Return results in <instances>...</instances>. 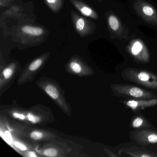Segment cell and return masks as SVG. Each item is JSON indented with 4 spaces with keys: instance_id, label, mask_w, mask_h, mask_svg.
Listing matches in <instances>:
<instances>
[{
    "instance_id": "10",
    "label": "cell",
    "mask_w": 157,
    "mask_h": 157,
    "mask_svg": "<svg viewBox=\"0 0 157 157\" xmlns=\"http://www.w3.org/2000/svg\"><path fill=\"white\" fill-rule=\"evenodd\" d=\"M129 127L132 129H140L151 128L152 126L144 116L136 115L132 117Z\"/></svg>"
},
{
    "instance_id": "17",
    "label": "cell",
    "mask_w": 157,
    "mask_h": 157,
    "mask_svg": "<svg viewBox=\"0 0 157 157\" xmlns=\"http://www.w3.org/2000/svg\"><path fill=\"white\" fill-rule=\"evenodd\" d=\"M58 152L54 148L47 149L45 150L43 152V154L44 156H47V157H54L57 156Z\"/></svg>"
},
{
    "instance_id": "9",
    "label": "cell",
    "mask_w": 157,
    "mask_h": 157,
    "mask_svg": "<svg viewBox=\"0 0 157 157\" xmlns=\"http://www.w3.org/2000/svg\"><path fill=\"white\" fill-rule=\"evenodd\" d=\"M70 1L82 15L94 20L99 19L98 13L86 3L79 0H70Z\"/></svg>"
},
{
    "instance_id": "5",
    "label": "cell",
    "mask_w": 157,
    "mask_h": 157,
    "mask_svg": "<svg viewBox=\"0 0 157 157\" xmlns=\"http://www.w3.org/2000/svg\"><path fill=\"white\" fill-rule=\"evenodd\" d=\"M129 137L131 141L140 146L157 144V130L155 129H132Z\"/></svg>"
},
{
    "instance_id": "7",
    "label": "cell",
    "mask_w": 157,
    "mask_h": 157,
    "mask_svg": "<svg viewBox=\"0 0 157 157\" xmlns=\"http://www.w3.org/2000/svg\"><path fill=\"white\" fill-rule=\"evenodd\" d=\"M119 102L131 109L134 113H137L145 108L157 105V99L149 100L128 99L121 100L119 101Z\"/></svg>"
},
{
    "instance_id": "8",
    "label": "cell",
    "mask_w": 157,
    "mask_h": 157,
    "mask_svg": "<svg viewBox=\"0 0 157 157\" xmlns=\"http://www.w3.org/2000/svg\"><path fill=\"white\" fill-rule=\"evenodd\" d=\"M119 156L122 154L131 157H157V152L146 149L145 146L141 147L133 146L130 147L122 148L118 151Z\"/></svg>"
},
{
    "instance_id": "21",
    "label": "cell",
    "mask_w": 157,
    "mask_h": 157,
    "mask_svg": "<svg viewBox=\"0 0 157 157\" xmlns=\"http://www.w3.org/2000/svg\"><path fill=\"white\" fill-rule=\"evenodd\" d=\"M105 151L106 152V154L108 155V156L111 157H119V156L118 154H116L114 152H113L112 151L108 149H105Z\"/></svg>"
},
{
    "instance_id": "20",
    "label": "cell",
    "mask_w": 157,
    "mask_h": 157,
    "mask_svg": "<svg viewBox=\"0 0 157 157\" xmlns=\"http://www.w3.org/2000/svg\"><path fill=\"white\" fill-rule=\"evenodd\" d=\"M27 116H28L29 120L33 123H36L40 120V118H39V117L33 115L32 114H29Z\"/></svg>"
},
{
    "instance_id": "6",
    "label": "cell",
    "mask_w": 157,
    "mask_h": 157,
    "mask_svg": "<svg viewBox=\"0 0 157 157\" xmlns=\"http://www.w3.org/2000/svg\"><path fill=\"white\" fill-rule=\"evenodd\" d=\"M73 25L78 34L81 36H86L92 34L96 27L93 22L79 16L74 11L71 12Z\"/></svg>"
},
{
    "instance_id": "11",
    "label": "cell",
    "mask_w": 157,
    "mask_h": 157,
    "mask_svg": "<svg viewBox=\"0 0 157 157\" xmlns=\"http://www.w3.org/2000/svg\"><path fill=\"white\" fill-rule=\"evenodd\" d=\"M107 22L109 29L113 33L120 36L124 33V28L120 20L114 14L108 15Z\"/></svg>"
},
{
    "instance_id": "18",
    "label": "cell",
    "mask_w": 157,
    "mask_h": 157,
    "mask_svg": "<svg viewBox=\"0 0 157 157\" xmlns=\"http://www.w3.org/2000/svg\"><path fill=\"white\" fill-rule=\"evenodd\" d=\"M44 137L43 133L39 131H34L30 134V137L35 140H40Z\"/></svg>"
},
{
    "instance_id": "24",
    "label": "cell",
    "mask_w": 157,
    "mask_h": 157,
    "mask_svg": "<svg viewBox=\"0 0 157 157\" xmlns=\"http://www.w3.org/2000/svg\"><path fill=\"white\" fill-rule=\"evenodd\" d=\"M25 154H26V156L29 157H36L37 156L33 151H28V152H26Z\"/></svg>"
},
{
    "instance_id": "15",
    "label": "cell",
    "mask_w": 157,
    "mask_h": 157,
    "mask_svg": "<svg viewBox=\"0 0 157 157\" xmlns=\"http://www.w3.org/2000/svg\"><path fill=\"white\" fill-rule=\"evenodd\" d=\"M43 60L42 59H37L32 62L29 67V70L31 71H35L38 69L42 64H43Z\"/></svg>"
},
{
    "instance_id": "12",
    "label": "cell",
    "mask_w": 157,
    "mask_h": 157,
    "mask_svg": "<svg viewBox=\"0 0 157 157\" xmlns=\"http://www.w3.org/2000/svg\"><path fill=\"white\" fill-rule=\"evenodd\" d=\"M20 32L25 36L32 37H37L42 36L44 34V31L43 28L38 26L24 25L21 26Z\"/></svg>"
},
{
    "instance_id": "14",
    "label": "cell",
    "mask_w": 157,
    "mask_h": 157,
    "mask_svg": "<svg viewBox=\"0 0 157 157\" xmlns=\"http://www.w3.org/2000/svg\"><path fill=\"white\" fill-rule=\"evenodd\" d=\"M46 93L54 100L57 99L59 96V93L57 88L54 85L49 84L45 88Z\"/></svg>"
},
{
    "instance_id": "19",
    "label": "cell",
    "mask_w": 157,
    "mask_h": 157,
    "mask_svg": "<svg viewBox=\"0 0 157 157\" xmlns=\"http://www.w3.org/2000/svg\"><path fill=\"white\" fill-rule=\"evenodd\" d=\"M13 71L10 68H7L4 70L3 71V76L6 79H9L11 77Z\"/></svg>"
},
{
    "instance_id": "2",
    "label": "cell",
    "mask_w": 157,
    "mask_h": 157,
    "mask_svg": "<svg viewBox=\"0 0 157 157\" xmlns=\"http://www.w3.org/2000/svg\"><path fill=\"white\" fill-rule=\"evenodd\" d=\"M113 95L126 99H157V93L129 84L114 83L110 86Z\"/></svg>"
},
{
    "instance_id": "23",
    "label": "cell",
    "mask_w": 157,
    "mask_h": 157,
    "mask_svg": "<svg viewBox=\"0 0 157 157\" xmlns=\"http://www.w3.org/2000/svg\"><path fill=\"white\" fill-rule=\"evenodd\" d=\"M13 116L16 118H19L21 120H24L25 119V116L22 114L18 113H14L13 114Z\"/></svg>"
},
{
    "instance_id": "22",
    "label": "cell",
    "mask_w": 157,
    "mask_h": 157,
    "mask_svg": "<svg viewBox=\"0 0 157 157\" xmlns=\"http://www.w3.org/2000/svg\"><path fill=\"white\" fill-rule=\"evenodd\" d=\"M14 144H15V146L19 148V149L22 150H25L27 149L26 147L24 144H22V143H20V142H15Z\"/></svg>"
},
{
    "instance_id": "13",
    "label": "cell",
    "mask_w": 157,
    "mask_h": 157,
    "mask_svg": "<svg viewBox=\"0 0 157 157\" xmlns=\"http://www.w3.org/2000/svg\"><path fill=\"white\" fill-rule=\"evenodd\" d=\"M44 1L53 12H59L62 9L63 0H44Z\"/></svg>"
},
{
    "instance_id": "16",
    "label": "cell",
    "mask_w": 157,
    "mask_h": 157,
    "mask_svg": "<svg viewBox=\"0 0 157 157\" xmlns=\"http://www.w3.org/2000/svg\"><path fill=\"white\" fill-rule=\"evenodd\" d=\"M70 66L71 69L75 73H79L81 72V66L78 62H76V61H72L71 62Z\"/></svg>"
},
{
    "instance_id": "4",
    "label": "cell",
    "mask_w": 157,
    "mask_h": 157,
    "mask_svg": "<svg viewBox=\"0 0 157 157\" xmlns=\"http://www.w3.org/2000/svg\"><path fill=\"white\" fill-rule=\"evenodd\" d=\"M127 52L136 62L147 64L150 61V55L147 48L143 41L135 39L130 42L127 48Z\"/></svg>"
},
{
    "instance_id": "1",
    "label": "cell",
    "mask_w": 157,
    "mask_h": 157,
    "mask_svg": "<svg viewBox=\"0 0 157 157\" xmlns=\"http://www.w3.org/2000/svg\"><path fill=\"white\" fill-rule=\"evenodd\" d=\"M123 79L157 91V74L154 72L141 69L129 67L122 71Z\"/></svg>"
},
{
    "instance_id": "3",
    "label": "cell",
    "mask_w": 157,
    "mask_h": 157,
    "mask_svg": "<svg viewBox=\"0 0 157 157\" xmlns=\"http://www.w3.org/2000/svg\"><path fill=\"white\" fill-rule=\"evenodd\" d=\"M133 8L137 14L148 24L157 26V11L144 0H135Z\"/></svg>"
}]
</instances>
